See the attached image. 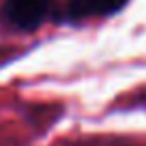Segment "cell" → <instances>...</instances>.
<instances>
[{
    "label": "cell",
    "mask_w": 146,
    "mask_h": 146,
    "mask_svg": "<svg viewBox=\"0 0 146 146\" xmlns=\"http://www.w3.org/2000/svg\"><path fill=\"white\" fill-rule=\"evenodd\" d=\"M53 9V0H4L2 17L15 30L32 32L42 26Z\"/></svg>",
    "instance_id": "cell-1"
},
{
    "label": "cell",
    "mask_w": 146,
    "mask_h": 146,
    "mask_svg": "<svg viewBox=\"0 0 146 146\" xmlns=\"http://www.w3.org/2000/svg\"><path fill=\"white\" fill-rule=\"evenodd\" d=\"M127 0H68L66 19L78 21L87 17H104L117 13Z\"/></svg>",
    "instance_id": "cell-2"
}]
</instances>
